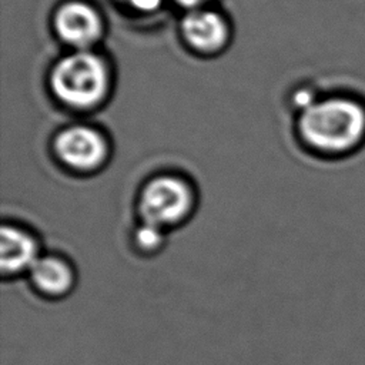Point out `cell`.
I'll use <instances>...</instances> for the list:
<instances>
[{"mask_svg":"<svg viewBox=\"0 0 365 365\" xmlns=\"http://www.w3.org/2000/svg\"><path fill=\"white\" fill-rule=\"evenodd\" d=\"M299 127L311 147L324 153H344L362 140L365 111L351 100L332 98L309 106Z\"/></svg>","mask_w":365,"mask_h":365,"instance_id":"6da1fadb","label":"cell"},{"mask_svg":"<svg viewBox=\"0 0 365 365\" xmlns=\"http://www.w3.org/2000/svg\"><path fill=\"white\" fill-rule=\"evenodd\" d=\"M197 195L192 185L178 175L163 174L148 180L135 201L138 221L165 231L185 222L194 212Z\"/></svg>","mask_w":365,"mask_h":365,"instance_id":"7a4b0ae2","label":"cell"},{"mask_svg":"<svg viewBox=\"0 0 365 365\" xmlns=\"http://www.w3.org/2000/svg\"><path fill=\"white\" fill-rule=\"evenodd\" d=\"M106 68L91 53H76L63 58L51 76V84L67 104L88 107L96 104L106 90Z\"/></svg>","mask_w":365,"mask_h":365,"instance_id":"3957f363","label":"cell"},{"mask_svg":"<svg viewBox=\"0 0 365 365\" xmlns=\"http://www.w3.org/2000/svg\"><path fill=\"white\" fill-rule=\"evenodd\" d=\"M56 154L68 168L91 173L106 160L107 147L97 131L87 127H73L57 137Z\"/></svg>","mask_w":365,"mask_h":365,"instance_id":"277c9868","label":"cell"},{"mask_svg":"<svg viewBox=\"0 0 365 365\" xmlns=\"http://www.w3.org/2000/svg\"><path fill=\"white\" fill-rule=\"evenodd\" d=\"M41 255L34 234L17 224H3L0 231V268L4 277L29 274Z\"/></svg>","mask_w":365,"mask_h":365,"instance_id":"5b68a950","label":"cell"},{"mask_svg":"<svg viewBox=\"0 0 365 365\" xmlns=\"http://www.w3.org/2000/svg\"><path fill=\"white\" fill-rule=\"evenodd\" d=\"M29 281L31 287L48 299L63 298L76 285V271L61 255L41 254L30 268Z\"/></svg>","mask_w":365,"mask_h":365,"instance_id":"8992f818","label":"cell"},{"mask_svg":"<svg viewBox=\"0 0 365 365\" xmlns=\"http://www.w3.org/2000/svg\"><path fill=\"white\" fill-rule=\"evenodd\" d=\"M56 27L63 40L77 47H86L98 37L101 23L91 7L74 1L60 9Z\"/></svg>","mask_w":365,"mask_h":365,"instance_id":"52a82bcc","label":"cell"},{"mask_svg":"<svg viewBox=\"0 0 365 365\" xmlns=\"http://www.w3.org/2000/svg\"><path fill=\"white\" fill-rule=\"evenodd\" d=\"M182 31L187 40L201 50L218 48L227 37V29L222 19L204 10H194L185 16Z\"/></svg>","mask_w":365,"mask_h":365,"instance_id":"ba28073f","label":"cell"},{"mask_svg":"<svg viewBox=\"0 0 365 365\" xmlns=\"http://www.w3.org/2000/svg\"><path fill=\"white\" fill-rule=\"evenodd\" d=\"M165 230L138 221L131 232V242L138 254H157L165 244Z\"/></svg>","mask_w":365,"mask_h":365,"instance_id":"9c48e42d","label":"cell"},{"mask_svg":"<svg viewBox=\"0 0 365 365\" xmlns=\"http://www.w3.org/2000/svg\"><path fill=\"white\" fill-rule=\"evenodd\" d=\"M125 1H128L133 7L143 11H151L157 9L161 3V0H125Z\"/></svg>","mask_w":365,"mask_h":365,"instance_id":"30bf717a","label":"cell"},{"mask_svg":"<svg viewBox=\"0 0 365 365\" xmlns=\"http://www.w3.org/2000/svg\"><path fill=\"white\" fill-rule=\"evenodd\" d=\"M177 1L185 7H197V6L202 4L205 0H177Z\"/></svg>","mask_w":365,"mask_h":365,"instance_id":"8fae6325","label":"cell"}]
</instances>
